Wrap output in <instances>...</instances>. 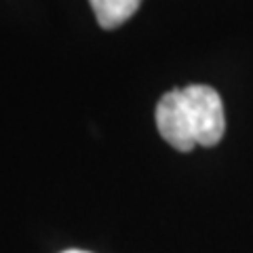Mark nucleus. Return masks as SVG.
<instances>
[{
    "label": "nucleus",
    "mask_w": 253,
    "mask_h": 253,
    "mask_svg": "<svg viewBox=\"0 0 253 253\" xmlns=\"http://www.w3.org/2000/svg\"><path fill=\"white\" fill-rule=\"evenodd\" d=\"M156 126L163 139L179 152H190L196 146L211 148L219 144L226 131L224 104L207 84L173 89L158 101Z\"/></svg>",
    "instance_id": "1"
},
{
    "label": "nucleus",
    "mask_w": 253,
    "mask_h": 253,
    "mask_svg": "<svg viewBox=\"0 0 253 253\" xmlns=\"http://www.w3.org/2000/svg\"><path fill=\"white\" fill-rule=\"evenodd\" d=\"M99 26L104 30H114L133 17L141 0H89Z\"/></svg>",
    "instance_id": "2"
},
{
    "label": "nucleus",
    "mask_w": 253,
    "mask_h": 253,
    "mask_svg": "<svg viewBox=\"0 0 253 253\" xmlns=\"http://www.w3.org/2000/svg\"><path fill=\"white\" fill-rule=\"evenodd\" d=\"M63 253H89V251H81V249H68V251H63Z\"/></svg>",
    "instance_id": "3"
}]
</instances>
